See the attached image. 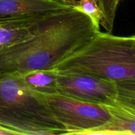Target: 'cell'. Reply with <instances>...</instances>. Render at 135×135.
I'll return each mask as SVG.
<instances>
[{"label":"cell","mask_w":135,"mask_h":135,"mask_svg":"<svg viewBox=\"0 0 135 135\" xmlns=\"http://www.w3.org/2000/svg\"><path fill=\"white\" fill-rule=\"evenodd\" d=\"M99 30L88 15L75 8L49 13L40 21L32 36L0 50V73L24 75L55 69Z\"/></svg>","instance_id":"1"},{"label":"cell","mask_w":135,"mask_h":135,"mask_svg":"<svg viewBox=\"0 0 135 135\" xmlns=\"http://www.w3.org/2000/svg\"><path fill=\"white\" fill-rule=\"evenodd\" d=\"M0 127L17 135L65 134L41 95L14 73H0Z\"/></svg>","instance_id":"2"},{"label":"cell","mask_w":135,"mask_h":135,"mask_svg":"<svg viewBox=\"0 0 135 135\" xmlns=\"http://www.w3.org/2000/svg\"><path fill=\"white\" fill-rule=\"evenodd\" d=\"M55 70L84 73L116 82L135 81V36H118L99 30Z\"/></svg>","instance_id":"3"},{"label":"cell","mask_w":135,"mask_h":135,"mask_svg":"<svg viewBox=\"0 0 135 135\" xmlns=\"http://www.w3.org/2000/svg\"><path fill=\"white\" fill-rule=\"evenodd\" d=\"M40 94V93H39ZM65 134H81L101 126L112 117L105 105L82 101L59 93L40 94Z\"/></svg>","instance_id":"4"},{"label":"cell","mask_w":135,"mask_h":135,"mask_svg":"<svg viewBox=\"0 0 135 135\" xmlns=\"http://www.w3.org/2000/svg\"><path fill=\"white\" fill-rule=\"evenodd\" d=\"M56 72L58 93L105 106L117 104L118 86L116 81L84 73Z\"/></svg>","instance_id":"5"},{"label":"cell","mask_w":135,"mask_h":135,"mask_svg":"<svg viewBox=\"0 0 135 135\" xmlns=\"http://www.w3.org/2000/svg\"><path fill=\"white\" fill-rule=\"evenodd\" d=\"M69 7L61 0H0V18L46 15Z\"/></svg>","instance_id":"6"},{"label":"cell","mask_w":135,"mask_h":135,"mask_svg":"<svg viewBox=\"0 0 135 135\" xmlns=\"http://www.w3.org/2000/svg\"><path fill=\"white\" fill-rule=\"evenodd\" d=\"M46 15L0 18V50L32 36L38 22Z\"/></svg>","instance_id":"7"},{"label":"cell","mask_w":135,"mask_h":135,"mask_svg":"<svg viewBox=\"0 0 135 135\" xmlns=\"http://www.w3.org/2000/svg\"><path fill=\"white\" fill-rule=\"evenodd\" d=\"M106 107L112 114L111 118L101 126L88 131L83 135L135 134V108L120 104Z\"/></svg>","instance_id":"8"},{"label":"cell","mask_w":135,"mask_h":135,"mask_svg":"<svg viewBox=\"0 0 135 135\" xmlns=\"http://www.w3.org/2000/svg\"><path fill=\"white\" fill-rule=\"evenodd\" d=\"M22 76L28 86L37 93H58L55 69L38 70Z\"/></svg>","instance_id":"9"},{"label":"cell","mask_w":135,"mask_h":135,"mask_svg":"<svg viewBox=\"0 0 135 135\" xmlns=\"http://www.w3.org/2000/svg\"><path fill=\"white\" fill-rule=\"evenodd\" d=\"M71 7L75 8L88 15L96 27L100 28L102 14L96 0H61Z\"/></svg>","instance_id":"10"},{"label":"cell","mask_w":135,"mask_h":135,"mask_svg":"<svg viewBox=\"0 0 135 135\" xmlns=\"http://www.w3.org/2000/svg\"><path fill=\"white\" fill-rule=\"evenodd\" d=\"M122 0H96L102 14V25L107 32L113 31L117 9Z\"/></svg>","instance_id":"11"},{"label":"cell","mask_w":135,"mask_h":135,"mask_svg":"<svg viewBox=\"0 0 135 135\" xmlns=\"http://www.w3.org/2000/svg\"><path fill=\"white\" fill-rule=\"evenodd\" d=\"M0 135H17L14 132L0 127Z\"/></svg>","instance_id":"12"}]
</instances>
